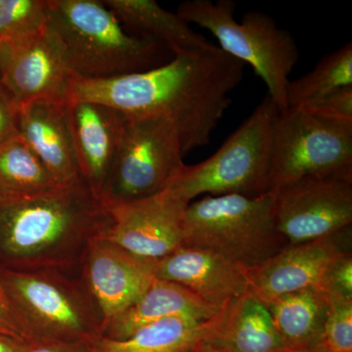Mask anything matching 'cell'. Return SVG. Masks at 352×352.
Listing matches in <instances>:
<instances>
[{"instance_id":"6da1fadb","label":"cell","mask_w":352,"mask_h":352,"mask_svg":"<svg viewBox=\"0 0 352 352\" xmlns=\"http://www.w3.org/2000/svg\"><path fill=\"white\" fill-rule=\"evenodd\" d=\"M244 67L214 45L143 73L106 80L74 78L69 100L105 104L127 119L166 118L175 127L185 156L210 144L231 94L242 82Z\"/></svg>"},{"instance_id":"603a6c76","label":"cell","mask_w":352,"mask_h":352,"mask_svg":"<svg viewBox=\"0 0 352 352\" xmlns=\"http://www.w3.org/2000/svg\"><path fill=\"white\" fill-rule=\"evenodd\" d=\"M62 188L18 134L0 143V203Z\"/></svg>"},{"instance_id":"7402d4cb","label":"cell","mask_w":352,"mask_h":352,"mask_svg":"<svg viewBox=\"0 0 352 352\" xmlns=\"http://www.w3.org/2000/svg\"><path fill=\"white\" fill-rule=\"evenodd\" d=\"M217 314L206 321L168 317L139 329L126 339L101 338L90 346V352H186L207 339Z\"/></svg>"},{"instance_id":"4fadbf2b","label":"cell","mask_w":352,"mask_h":352,"mask_svg":"<svg viewBox=\"0 0 352 352\" xmlns=\"http://www.w3.org/2000/svg\"><path fill=\"white\" fill-rule=\"evenodd\" d=\"M351 252V226L302 244L288 245L263 264L248 270L249 289L263 302L319 285L336 261Z\"/></svg>"},{"instance_id":"5bb4252c","label":"cell","mask_w":352,"mask_h":352,"mask_svg":"<svg viewBox=\"0 0 352 352\" xmlns=\"http://www.w3.org/2000/svg\"><path fill=\"white\" fill-rule=\"evenodd\" d=\"M153 261L134 256L103 236L90 242L80 275L100 309L104 324L135 302L151 285L155 279Z\"/></svg>"},{"instance_id":"cb8c5ba5","label":"cell","mask_w":352,"mask_h":352,"mask_svg":"<svg viewBox=\"0 0 352 352\" xmlns=\"http://www.w3.org/2000/svg\"><path fill=\"white\" fill-rule=\"evenodd\" d=\"M352 85V43H347L322 58L314 69L289 80L288 108L300 107L331 92Z\"/></svg>"},{"instance_id":"f546056e","label":"cell","mask_w":352,"mask_h":352,"mask_svg":"<svg viewBox=\"0 0 352 352\" xmlns=\"http://www.w3.org/2000/svg\"><path fill=\"white\" fill-rule=\"evenodd\" d=\"M18 111L17 104L0 83V143L18 134Z\"/></svg>"},{"instance_id":"ffe728a7","label":"cell","mask_w":352,"mask_h":352,"mask_svg":"<svg viewBox=\"0 0 352 352\" xmlns=\"http://www.w3.org/2000/svg\"><path fill=\"white\" fill-rule=\"evenodd\" d=\"M104 4L131 34L154 39L175 56L192 54L214 46L192 29L177 13L166 10L155 0H105Z\"/></svg>"},{"instance_id":"7c38bea8","label":"cell","mask_w":352,"mask_h":352,"mask_svg":"<svg viewBox=\"0 0 352 352\" xmlns=\"http://www.w3.org/2000/svg\"><path fill=\"white\" fill-rule=\"evenodd\" d=\"M187 206L168 188L144 200L105 206L111 220L102 236L138 258L157 261L182 247Z\"/></svg>"},{"instance_id":"3957f363","label":"cell","mask_w":352,"mask_h":352,"mask_svg":"<svg viewBox=\"0 0 352 352\" xmlns=\"http://www.w3.org/2000/svg\"><path fill=\"white\" fill-rule=\"evenodd\" d=\"M46 27L59 44L69 71L82 80L143 73L175 57L154 39L127 32L98 0H50Z\"/></svg>"},{"instance_id":"8992f818","label":"cell","mask_w":352,"mask_h":352,"mask_svg":"<svg viewBox=\"0 0 352 352\" xmlns=\"http://www.w3.org/2000/svg\"><path fill=\"white\" fill-rule=\"evenodd\" d=\"M232 0H188L177 13L190 25L210 32L227 54L249 64L263 80L280 111L288 109L287 87L300 57L293 34L278 27L268 14L250 11L238 23Z\"/></svg>"},{"instance_id":"ac0fdd59","label":"cell","mask_w":352,"mask_h":352,"mask_svg":"<svg viewBox=\"0 0 352 352\" xmlns=\"http://www.w3.org/2000/svg\"><path fill=\"white\" fill-rule=\"evenodd\" d=\"M204 342L217 352L285 351L270 310L250 289L220 310Z\"/></svg>"},{"instance_id":"d4e9b609","label":"cell","mask_w":352,"mask_h":352,"mask_svg":"<svg viewBox=\"0 0 352 352\" xmlns=\"http://www.w3.org/2000/svg\"><path fill=\"white\" fill-rule=\"evenodd\" d=\"M50 0H0V44L43 29Z\"/></svg>"},{"instance_id":"277c9868","label":"cell","mask_w":352,"mask_h":352,"mask_svg":"<svg viewBox=\"0 0 352 352\" xmlns=\"http://www.w3.org/2000/svg\"><path fill=\"white\" fill-rule=\"evenodd\" d=\"M0 282L29 342L92 346L104 319L80 270L0 268Z\"/></svg>"},{"instance_id":"8fae6325","label":"cell","mask_w":352,"mask_h":352,"mask_svg":"<svg viewBox=\"0 0 352 352\" xmlns=\"http://www.w3.org/2000/svg\"><path fill=\"white\" fill-rule=\"evenodd\" d=\"M74 78L46 25L0 44V83L18 107L38 100L68 101Z\"/></svg>"},{"instance_id":"7a4b0ae2","label":"cell","mask_w":352,"mask_h":352,"mask_svg":"<svg viewBox=\"0 0 352 352\" xmlns=\"http://www.w3.org/2000/svg\"><path fill=\"white\" fill-rule=\"evenodd\" d=\"M110 212L85 184L0 203V268L80 270L94 238L110 226Z\"/></svg>"},{"instance_id":"83f0119b","label":"cell","mask_w":352,"mask_h":352,"mask_svg":"<svg viewBox=\"0 0 352 352\" xmlns=\"http://www.w3.org/2000/svg\"><path fill=\"white\" fill-rule=\"evenodd\" d=\"M327 296L352 300V252L336 259L318 287Z\"/></svg>"},{"instance_id":"d6a6232c","label":"cell","mask_w":352,"mask_h":352,"mask_svg":"<svg viewBox=\"0 0 352 352\" xmlns=\"http://www.w3.org/2000/svg\"><path fill=\"white\" fill-rule=\"evenodd\" d=\"M186 352H217L214 351L212 347L208 346V344H206V342H201L200 344H197V346L192 347L191 349H189L188 351Z\"/></svg>"},{"instance_id":"d6986e66","label":"cell","mask_w":352,"mask_h":352,"mask_svg":"<svg viewBox=\"0 0 352 352\" xmlns=\"http://www.w3.org/2000/svg\"><path fill=\"white\" fill-rule=\"evenodd\" d=\"M217 314L189 289L155 278L135 302L104 324L102 338L126 339L139 329L168 317L188 316L206 321Z\"/></svg>"},{"instance_id":"4316f807","label":"cell","mask_w":352,"mask_h":352,"mask_svg":"<svg viewBox=\"0 0 352 352\" xmlns=\"http://www.w3.org/2000/svg\"><path fill=\"white\" fill-rule=\"evenodd\" d=\"M322 119L352 124V85L300 106Z\"/></svg>"},{"instance_id":"52a82bcc","label":"cell","mask_w":352,"mask_h":352,"mask_svg":"<svg viewBox=\"0 0 352 352\" xmlns=\"http://www.w3.org/2000/svg\"><path fill=\"white\" fill-rule=\"evenodd\" d=\"M280 112L267 95L212 157L194 166L185 164L168 188L188 204L203 194L270 193L273 132Z\"/></svg>"},{"instance_id":"ba28073f","label":"cell","mask_w":352,"mask_h":352,"mask_svg":"<svg viewBox=\"0 0 352 352\" xmlns=\"http://www.w3.org/2000/svg\"><path fill=\"white\" fill-rule=\"evenodd\" d=\"M175 127L163 117L127 119L119 149L104 183L106 207L157 195L185 166Z\"/></svg>"},{"instance_id":"484cf974","label":"cell","mask_w":352,"mask_h":352,"mask_svg":"<svg viewBox=\"0 0 352 352\" xmlns=\"http://www.w3.org/2000/svg\"><path fill=\"white\" fill-rule=\"evenodd\" d=\"M328 298L329 314L321 346L328 352H352V300Z\"/></svg>"},{"instance_id":"2e32d148","label":"cell","mask_w":352,"mask_h":352,"mask_svg":"<svg viewBox=\"0 0 352 352\" xmlns=\"http://www.w3.org/2000/svg\"><path fill=\"white\" fill-rule=\"evenodd\" d=\"M153 274L189 289L217 312L244 295L250 287L244 268L217 252L184 245L153 261Z\"/></svg>"},{"instance_id":"e0dca14e","label":"cell","mask_w":352,"mask_h":352,"mask_svg":"<svg viewBox=\"0 0 352 352\" xmlns=\"http://www.w3.org/2000/svg\"><path fill=\"white\" fill-rule=\"evenodd\" d=\"M67 102L38 100L25 104L19 107L17 120L18 135L62 187L85 184L67 122Z\"/></svg>"},{"instance_id":"9a60e30c","label":"cell","mask_w":352,"mask_h":352,"mask_svg":"<svg viewBox=\"0 0 352 352\" xmlns=\"http://www.w3.org/2000/svg\"><path fill=\"white\" fill-rule=\"evenodd\" d=\"M66 117L80 175L100 200L127 117L105 104L87 100L67 102Z\"/></svg>"},{"instance_id":"5b68a950","label":"cell","mask_w":352,"mask_h":352,"mask_svg":"<svg viewBox=\"0 0 352 352\" xmlns=\"http://www.w3.org/2000/svg\"><path fill=\"white\" fill-rule=\"evenodd\" d=\"M184 247L217 252L254 270L288 243L278 229L274 193L258 197L206 196L191 201L183 220Z\"/></svg>"},{"instance_id":"f1b7e54d","label":"cell","mask_w":352,"mask_h":352,"mask_svg":"<svg viewBox=\"0 0 352 352\" xmlns=\"http://www.w3.org/2000/svg\"><path fill=\"white\" fill-rule=\"evenodd\" d=\"M0 333L28 340L27 335L6 289L0 282Z\"/></svg>"},{"instance_id":"1f68e13d","label":"cell","mask_w":352,"mask_h":352,"mask_svg":"<svg viewBox=\"0 0 352 352\" xmlns=\"http://www.w3.org/2000/svg\"><path fill=\"white\" fill-rule=\"evenodd\" d=\"M29 344L28 340L0 333V352H23Z\"/></svg>"},{"instance_id":"9c48e42d","label":"cell","mask_w":352,"mask_h":352,"mask_svg":"<svg viewBox=\"0 0 352 352\" xmlns=\"http://www.w3.org/2000/svg\"><path fill=\"white\" fill-rule=\"evenodd\" d=\"M344 173H352V124L300 107L280 112L273 132L271 192L307 176Z\"/></svg>"},{"instance_id":"30bf717a","label":"cell","mask_w":352,"mask_h":352,"mask_svg":"<svg viewBox=\"0 0 352 352\" xmlns=\"http://www.w3.org/2000/svg\"><path fill=\"white\" fill-rule=\"evenodd\" d=\"M278 229L288 245L339 232L352 223V173L307 176L273 192Z\"/></svg>"},{"instance_id":"836d02e7","label":"cell","mask_w":352,"mask_h":352,"mask_svg":"<svg viewBox=\"0 0 352 352\" xmlns=\"http://www.w3.org/2000/svg\"><path fill=\"white\" fill-rule=\"evenodd\" d=\"M282 352H328L324 349L323 346L318 347V349H311V351H284Z\"/></svg>"},{"instance_id":"44dd1931","label":"cell","mask_w":352,"mask_h":352,"mask_svg":"<svg viewBox=\"0 0 352 352\" xmlns=\"http://www.w3.org/2000/svg\"><path fill=\"white\" fill-rule=\"evenodd\" d=\"M270 310L285 351L321 346L329 314V298L312 287L263 302Z\"/></svg>"},{"instance_id":"4dcf8cb0","label":"cell","mask_w":352,"mask_h":352,"mask_svg":"<svg viewBox=\"0 0 352 352\" xmlns=\"http://www.w3.org/2000/svg\"><path fill=\"white\" fill-rule=\"evenodd\" d=\"M23 352H90V346L56 342H30Z\"/></svg>"}]
</instances>
